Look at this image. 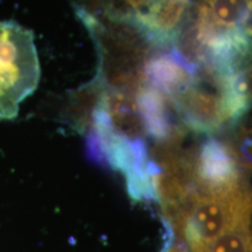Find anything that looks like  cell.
Instances as JSON below:
<instances>
[{"label": "cell", "mask_w": 252, "mask_h": 252, "mask_svg": "<svg viewBox=\"0 0 252 252\" xmlns=\"http://www.w3.org/2000/svg\"><path fill=\"white\" fill-rule=\"evenodd\" d=\"M166 252H187L185 250L184 248H172V249H169L168 251H166Z\"/></svg>", "instance_id": "8992f818"}, {"label": "cell", "mask_w": 252, "mask_h": 252, "mask_svg": "<svg viewBox=\"0 0 252 252\" xmlns=\"http://www.w3.org/2000/svg\"><path fill=\"white\" fill-rule=\"evenodd\" d=\"M207 252H251L250 222H243L217 237Z\"/></svg>", "instance_id": "277c9868"}, {"label": "cell", "mask_w": 252, "mask_h": 252, "mask_svg": "<svg viewBox=\"0 0 252 252\" xmlns=\"http://www.w3.org/2000/svg\"><path fill=\"white\" fill-rule=\"evenodd\" d=\"M169 228L189 252H207L217 237L243 222H250L251 198L245 185L208 189L190 179L162 202Z\"/></svg>", "instance_id": "6da1fadb"}, {"label": "cell", "mask_w": 252, "mask_h": 252, "mask_svg": "<svg viewBox=\"0 0 252 252\" xmlns=\"http://www.w3.org/2000/svg\"><path fill=\"white\" fill-rule=\"evenodd\" d=\"M40 60L33 32L0 21V119H14L20 104L37 89Z\"/></svg>", "instance_id": "7a4b0ae2"}, {"label": "cell", "mask_w": 252, "mask_h": 252, "mask_svg": "<svg viewBox=\"0 0 252 252\" xmlns=\"http://www.w3.org/2000/svg\"><path fill=\"white\" fill-rule=\"evenodd\" d=\"M126 4L128 5L132 11H133V15L132 17H135L137 14L141 13L146 9L149 6L152 4L154 0H125Z\"/></svg>", "instance_id": "5b68a950"}, {"label": "cell", "mask_w": 252, "mask_h": 252, "mask_svg": "<svg viewBox=\"0 0 252 252\" xmlns=\"http://www.w3.org/2000/svg\"><path fill=\"white\" fill-rule=\"evenodd\" d=\"M190 0H154L133 18L139 27L159 42L173 41L182 31L189 14Z\"/></svg>", "instance_id": "3957f363"}]
</instances>
